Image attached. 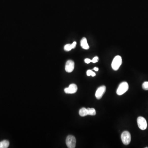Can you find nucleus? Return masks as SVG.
I'll return each instance as SVG.
<instances>
[{
  "label": "nucleus",
  "instance_id": "nucleus-11",
  "mask_svg": "<svg viewBox=\"0 0 148 148\" xmlns=\"http://www.w3.org/2000/svg\"><path fill=\"white\" fill-rule=\"evenodd\" d=\"M79 114L81 117H84L88 115V114L87 109L86 108H82L79 110Z\"/></svg>",
  "mask_w": 148,
  "mask_h": 148
},
{
  "label": "nucleus",
  "instance_id": "nucleus-20",
  "mask_svg": "<svg viewBox=\"0 0 148 148\" xmlns=\"http://www.w3.org/2000/svg\"><path fill=\"white\" fill-rule=\"evenodd\" d=\"M93 70H94L95 71H98L99 69L98 68H97V67H95L94 68H93Z\"/></svg>",
  "mask_w": 148,
  "mask_h": 148
},
{
  "label": "nucleus",
  "instance_id": "nucleus-14",
  "mask_svg": "<svg viewBox=\"0 0 148 148\" xmlns=\"http://www.w3.org/2000/svg\"><path fill=\"white\" fill-rule=\"evenodd\" d=\"M142 87L144 90H148V81L144 82L142 85Z\"/></svg>",
  "mask_w": 148,
  "mask_h": 148
},
{
  "label": "nucleus",
  "instance_id": "nucleus-6",
  "mask_svg": "<svg viewBox=\"0 0 148 148\" xmlns=\"http://www.w3.org/2000/svg\"><path fill=\"white\" fill-rule=\"evenodd\" d=\"M106 87L105 86H102L97 89L95 92V96L97 99H101L106 91Z\"/></svg>",
  "mask_w": 148,
  "mask_h": 148
},
{
  "label": "nucleus",
  "instance_id": "nucleus-5",
  "mask_svg": "<svg viewBox=\"0 0 148 148\" xmlns=\"http://www.w3.org/2000/svg\"><path fill=\"white\" fill-rule=\"evenodd\" d=\"M137 124L141 130H146L147 127V123L145 118L142 117H139L137 119Z\"/></svg>",
  "mask_w": 148,
  "mask_h": 148
},
{
  "label": "nucleus",
  "instance_id": "nucleus-8",
  "mask_svg": "<svg viewBox=\"0 0 148 148\" xmlns=\"http://www.w3.org/2000/svg\"><path fill=\"white\" fill-rule=\"evenodd\" d=\"M75 68V63L73 61L68 60L66 62L65 66V70L68 73H71Z\"/></svg>",
  "mask_w": 148,
  "mask_h": 148
},
{
  "label": "nucleus",
  "instance_id": "nucleus-2",
  "mask_svg": "<svg viewBox=\"0 0 148 148\" xmlns=\"http://www.w3.org/2000/svg\"><path fill=\"white\" fill-rule=\"evenodd\" d=\"M122 64V58L120 56H117L113 58L111 63V67L114 70H118Z\"/></svg>",
  "mask_w": 148,
  "mask_h": 148
},
{
  "label": "nucleus",
  "instance_id": "nucleus-17",
  "mask_svg": "<svg viewBox=\"0 0 148 148\" xmlns=\"http://www.w3.org/2000/svg\"><path fill=\"white\" fill-rule=\"evenodd\" d=\"M92 71L91 70H88L87 71V75L88 76H90L91 75V74H92Z\"/></svg>",
  "mask_w": 148,
  "mask_h": 148
},
{
  "label": "nucleus",
  "instance_id": "nucleus-7",
  "mask_svg": "<svg viewBox=\"0 0 148 148\" xmlns=\"http://www.w3.org/2000/svg\"><path fill=\"white\" fill-rule=\"evenodd\" d=\"M77 86L74 84H70L68 88H66L64 89V91L67 94H73L77 92Z\"/></svg>",
  "mask_w": 148,
  "mask_h": 148
},
{
  "label": "nucleus",
  "instance_id": "nucleus-15",
  "mask_svg": "<svg viewBox=\"0 0 148 148\" xmlns=\"http://www.w3.org/2000/svg\"><path fill=\"white\" fill-rule=\"evenodd\" d=\"M99 58L97 56H95V57L93 58V59L91 60V62L93 63H96L98 61Z\"/></svg>",
  "mask_w": 148,
  "mask_h": 148
},
{
  "label": "nucleus",
  "instance_id": "nucleus-12",
  "mask_svg": "<svg viewBox=\"0 0 148 148\" xmlns=\"http://www.w3.org/2000/svg\"><path fill=\"white\" fill-rule=\"evenodd\" d=\"M87 109L88 114L91 116H95L96 115V111L94 108H88Z\"/></svg>",
  "mask_w": 148,
  "mask_h": 148
},
{
  "label": "nucleus",
  "instance_id": "nucleus-10",
  "mask_svg": "<svg viewBox=\"0 0 148 148\" xmlns=\"http://www.w3.org/2000/svg\"><path fill=\"white\" fill-rule=\"evenodd\" d=\"M9 142L6 140L2 141L0 142V148H7L9 147Z\"/></svg>",
  "mask_w": 148,
  "mask_h": 148
},
{
  "label": "nucleus",
  "instance_id": "nucleus-9",
  "mask_svg": "<svg viewBox=\"0 0 148 148\" xmlns=\"http://www.w3.org/2000/svg\"><path fill=\"white\" fill-rule=\"evenodd\" d=\"M81 46L84 50H88L89 48L86 38H83L81 39Z\"/></svg>",
  "mask_w": 148,
  "mask_h": 148
},
{
  "label": "nucleus",
  "instance_id": "nucleus-19",
  "mask_svg": "<svg viewBox=\"0 0 148 148\" xmlns=\"http://www.w3.org/2000/svg\"><path fill=\"white\" fill-rule=\"evenodd\" d=\"M96 75V74H95V73L93 72H92V74H91V76H92V77H94V76H95Z\"/></svg>",
  "mask_w": 148,
  "mask_h": 148
},
{
  "label": "nucleus",
  "instance_id": "nucleus-1",
  "mask_svg": "<svg viewBox=\"0 0 148 148\" xmlns=\"http://www.w3.org/2000/svg\"><path fill=\"white\" fill-rule=\"evenodd\" d=\"M129 85L126 82H123L120 84L117 89V93L118 95H121L128 91Z\"/></svg>",
  "mask_w": 148,
  "mask_h": 148
},
{
  "label": "nucleus",
  "instance_id": "nucleus-3",
  "mask_svg": "<svg viewBox=\"0 0 148 148\" xmlns=\"http://www.w3.org/2000/svg\"><path fill=\"white\" fill-rule=\"evenodd\" d=\"M121 140L124 145H128L131 142V137L130 133L128 131H125L121 135Z\"/></svg>",
  "mask_w": 148,
  "mask_h": 148
},
{
  "label": "nucleus",
  "instance_id": "nucleus-4",
  "mask_svg": "<svg viewBox=\"0 0 148 148\" xmlns=\"http://www.w3.org/2000/svg\"><path fill=\"white\" fill-rule=\"evenodd\" d=\"M76 140L75 137L72 135H69L66 139V144L69 148H75L76 146Z\"/></svg>",
  "mask_w": 148,
  "mask_h": 148
},
{
  "label": "nucleus",
  "instance_id": "nucleus-13",
  "mask_svg": "<svg viewBox=\"0 0 148 148\" xmlns=\"http://www.w3.org/2000/svg\"><path fill=\"white\" fill-rule=\"evenodd\" d=\"M64 50L65 51H70L72 49L71 44H67L64 46Z\"/></svg>",
  "mask_w": 148,
  "mask_h": 148
},
{
  "label": "nucleus",
  "instance_id": "nucleus-16",
  "mask_svg": "<svg viewBox=\"0 0 148 148\" xmlns=\"http://www.w3.org/2000/svg\"><path fill=\"white\" fill-rule=\"evenodd\" d=\"M84 62L87 64H89L91 62V60L89 58H86L84 60Z\"/></svg>",
  "mask_w": 148,
  "mask_h": 148
},
{
  "label": "nucleus",
  "instance_id": "nucleus-18",
  "mask_svg": "<svg viewBox=\"0 0 148 148\" xmlns=\"http://www.w3.org/2000/svg\"><path fill=\"white\" fill-rule=\"evenodd\" d=\"M76 44H77V42H74L72 44L71 46L72 49H74L75 47Z\"/></svg>",
  "mask_w": 148,
  "mask_h": 148
}]
</instances>
